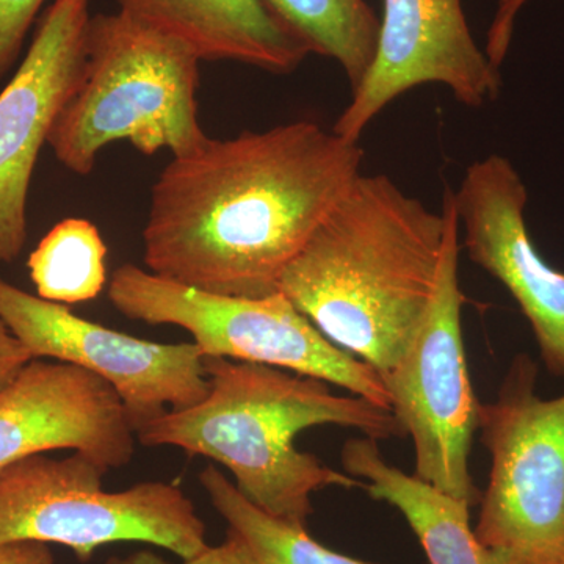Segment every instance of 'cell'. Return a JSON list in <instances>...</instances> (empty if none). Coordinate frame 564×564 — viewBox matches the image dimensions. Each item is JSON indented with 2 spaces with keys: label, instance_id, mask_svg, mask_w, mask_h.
I'll return each mask as SVG.
<instances>
[{
  "label": "cell",
  "instance_id": "obj_23",
  "mask_svg": "<svg viewBox=\"0 0 564 564\" xmlns=\"http://www.w3.org/2000/svg\"><path fill=\"white\" fill-rule=\"evenodd\" d=\"M0 564H54V556L50 545L25 541L0 545Z\"/></svg>",
  "mask_w": 564,
  "mask_h": 564
},
{
  "label": "cell",
  "instance_id": "obj_18",
  "mask_svg": "<svg viewBox=\"0 0 564 564\" xmlns=\"http://www.w3.org/2000/svg\"><path fill=\"white\" fill-rule=\"evenodd\" d=\"M107 251L95 223L85 218L57 223L29 256L36 295L57 304L98 299L107 284Z\"/></svg>",
  "mask_w": 564,
  "mask_h": 564
},
{
  "label": "cell",
  "instance_id": "obj_14",
  "mask_svg": "<svg viewBox=\"0 0 564 564\" xmlns=\"http://www.w3.org/2000/svg\"><path fill=\"white\" fill-rule=\"evenodd\" d=\"M120 10L180 41L202 62L291 74L311 54L267 0H117Z\"/></svg>",
  "mask_w": 564,
  "mask_h": 564
},
{
  "label": "cell",
  "instance_id": "obj_5",
  "mask_svg": "<svg viewBox=\"0 0 564 564\" xmlns=\"http://www.w3.org/2000/svg\"><path fill=\"white\" fill-rule=\"evenodd\" d=\"M106 474L79 452L32 455L0 469V545L62 544L82 562L115 543H147L181 560L209 547L206 524L180 486L143 481L111 492Z\"/></svg>",
  "mask_w": 564,
  "mask_h": 564
},
{
  "label": "cell",
  "instance_id": "obj_10",
  "mask_svg": "<svg viewBox=\"0 0 564 564\" xmlns=\"http://www.w3.org/2000/svg\"><path fill=\"white\" fill-rule=\"evenodd\" d=\"M90 20V0H52L17 73L0 91V263L17 262L28 243L33 172L79 84Z\"/></svg>",
  "mask_w": 564,
  "mask_h": 564
},
{
  "label": "cell",
  "instance_id": "obj_11",
  "mask_svg": "<svg viewBox=\"0 0 564 564\" xmlns=\"http://www.w3.org/2000/svg\"><path fill=\"white\" fill-rule=\"evenodd\" d=\"M425 84L475 109L499 98L502 76L475 43L462 0H383L372 68L333 132L359 141L389 104Z\"/></svg>",
  "mask_w": 564,
  "mask_h": 564
},
{
  "label": "cell",
  "instance_id": "obj_21",
  "mask_svg": "<svg viewBox=\"0 0 564 564\" xmlns=\"http://www.w3.org/2000/svg\"><path fill=\"white\" fill-rule=\"evenodd\" d=\"M128 564H247L242 556L237 554L228 541H223L220 545H209L203 554L191 560H181L180 563L170 562L162 555L152 551H140L126 558Z\"/></svg>",
  "mask_w": 564,
  "mask_h": 564
},
{
  "label": "cell",
  "instance_id": "obj_19",
  "mask_svg": "<svg viewBox=\"0 0 564 564\" xmlns=\"http://www.w3.org/2000/svg\"><path fill=\"white\" fill-rule=\"evenodd\" d=\"M46 0H0V80L20 58Z\"/></svg>",
  "mask_w": 564,
  "mask_h": 564
},
{
  "label": "cell",
  "instance_id": "obj_6",
  "mask_svg": "<svg viewBox=\"0 0 564 564\" xmlns=\"http://www.w3.org/2000/svg\"><path fill=\"white\" fill-rule=\"evenodd\" d=\"M109 300L132 321L191 333L204 358L265 364L318 378L392 411L380 375L326 339L281 292L262 299L220 295L122 263L111 274Z\"/></svg>",
  "mask_w": 564,
  "mask_h": 564
},
{
  "label": "cell",
  "instance_id": "obj_9",
  "mask_svg": "<svg viewBox=\"0 0 564 564\" xmlns=\"http://www.w3.org/2000/svg\"><path fill=\"white\" fill-rule=\"evenodd\" d=\"M0 321L33 359H55L98 375L120 395L135 433L209 393L204 356L193 343L158 344L115 332L46 302L0 276Z\"/></svg>",
  "mask_w": 564,
  "mask_h": 564
},
{
  "label": "cell",
  "instance_id": "obj_20",
  "mask_svg": "<svg viewBox=\"0 0 564 564\" xmlns=\"http://www.w3.org/2000/svg\"><path fill=\"white\" fill-rule=\"evenodd\" d=\"M527 2L529 0H499L485 47V54L497 69L502 68L513 40L516 18Z\"/></svg>",
  "mask_w": 564,
  "mask_h": 564
},
{
  "label": "cell",
  "instance_id": "obj_13",
  "mask_svg": "<svg viewBox=\"0 0 564 564\" xmlns=\"http://www.w3.org/2000/svg\"><path fill=\"white\" fill-rule=\"evenodd\" d=\"M137 443L117 391L73 364L32 359L0 388V469L28 456L70 451L109 473L131 463Z\"/></svg>",
  "mask_w": 564,
  "mask_h": 564
},
{
  "label": "cell",
  "instance_id": "obj_2",
  "mask_svg": "<svg viewBox=\"0 0 564 564\" xmlns=\"http://www.w3.org/2000/svg\"><path fill=\"white\" fill-rule=\"evenodd\" d=\"M447 212L384 174H359L281 276L288 296L334 345L391 372L429 311Z\"/></svg>",
  "mask_w": 564,
  "mask_h": 564
},
{
  "label": "cell",
  "instance_id": "obj_25",
  "mask_svg": "<svg viewBox=\"0 0 564 564\" xmlns=\"http://www.w3.org/2000/svg\"><path fill=\"white\" fill-rule=\"evenodd\" d=\"M556 564H564V558L562 560V562H558V563H556Z\"/></svg>",
  "mask_w": 564,
  "mask_h": 564
},
{
  "label": "cell",
  "instance_id": "obj_24",
  "mask_svg": "<svg viewBox=\"0 0 564 564\" xmlns=\"http://www.w3.org/2000/svg\"><path fill=\"white\" fill-rule=\"evenodd\" d=\"M104 564H128V562H126V558L122 560L118 558V556H111V558L107 560Z\"/></svg>",
  "mask_w": 564,
  "mask_h": 564
},
{
  "label": "cell",
  "instance_id": "obj_3",
  "mask_svg": "<svg viewBox=\"0 0 564 564\" xmlns=\"http://www.w3.org/2000/svg\"><path fill=\"white\" fill-rule=\"evenodd\" d=\"M204 369L206 399L141 426L137 441L221 464L245 499L282 521L306 527L311 497L323 488H362L358 478L299 451L300 433L337 425L375 441L404 436L392 411L339 395L318 378L228 358H204Z\"/></svg>",
  "mask_w": 564,
  "mask_h": 564
},
{
  "label": "cell",
  "instance_id": "obj_7",
  "mask_svg": "<svg viewBox=\"0 0 564 564\" xmlns=\"http://www.w3.org/2000/svg\"><path fill=\"white\" fill-rule=\"evenodd\" d=\"M536 381V364L518 355L497 399L480 404L491 473L475 533L507 564L564 558V393L543 399Z\"/></svg>",
  "mask_w": 564,
  "mask_h": 564
},
{
  "label": "cell",
  "instance_id": "obj_8",
  "mask_svg": "<svg viewBox=\"0 0 564 564\" xmlns=\"http://www.w3.org/2000/svg\"><path fill=\"white\" fill-rule=\"evenodd\" d=\"M447 236L429 311L383 383L391 410L415 452V475L474 507L480 503L469 470L480 402L464 350L459 289V221L452 188L445 191Z\"/></svg>",
  "mask_w": 564,
  "mask_h": 564
},
{
  "label": "cell",
  "instance_id": "obj_17",
  "mask_svg": "<svg viewBox=\"0 0 564 564\" xmlns=\"http://www.w3.org/2000/svg\"><path fill=\"white\" fill-rule=\"evenodd\" d=\"M311 54L343 68L358 90L377 55L380 20L366 0H267Z\"/></svg>",
  "mask_w": 564,
  "mask_h": 564
},
{
  "label": "cell",
  "instance_id": "obj_22",
  "mask_svg": "<svg viewBox=\"0 0 564 564\" xmlns=\"http://www.w3.org/2000/svg\"><path fill=\"white\" fill-rule=\"evenodd\" d=\"M32 355L0 321V388L10 383L22 367L32 361Z\"/></svg>",
  "mask_w": 564,
  "mask_h": 564
},
{
  "label": "cell",
  "instance_id": "obj_16",
  "mask_svg": "<svg viewBox=\"0 0 564 564\" xmlns=\"http://www.w3.org/2000/svg\"><path fill=\"white\" fill-rule=\"evenodd\" d=\"M198 480L228 524L226 541L247 564H375L332 551L310 536L306 527L259 510L215 464L207 466Z\"/></svg>",
  "mask_w": 564,
  "mask_h": 564
},
{
  "label": "cell",
  "instance_id": "obj_12",
  "mask_svg": "<svg viewBox=\"0 0 564 564\" xmlns=\"http://www.w3.org/2000/svg\"><path fill=\"white\" fill-rule=\"evenodd\" d=\"M452 196L467 254L510 292L530 323L545 369L564 380V272L534 247L521 174L507 158L491 154L467 166Z\"/></svg>",
  "mask_w": 564,
  "mask_h": 564
},
{
  "label": "cell",
  "instance_id": "obj_4",
  "mask_svg": "<svg viewBox=\"0 0 564 564\" xmlns=\"http://www.w3.org/2000/svg\"><path fill=\"white\" fill-rule=\"evenodd\" d=\"M199 63L180 41L126 11L91 17L79 84L47 140L57 161L88 176L117 141L144 155L198 151L209 140L196 101Z\"/></svg>",
  "mask_w": 564,
  "mask_h": 564
},
{
  "label": "cell",
  "instance_id": "obj_15",
  "mask_svg": "<svg viewBox=\"0 0 564 564\" xmlns=\"http://www.w3.org/2000/svg\"><path fill=\"white\" fill-rule=\"evenodd\" d=\"M343 464L345 473L362 480L364 491L403 514L430 564H507L478 540L469 505L386 462L378 441H348Z\"/></svg>",
  "mask_w": 564,
  "mask_h": 564
},
{
  "label": "cell",
  "instance_id": "obj_1",
  "mask_svg": "<svg viewBox=\"0 0 564 564\" xmlns=\"http://www.w3.org/2000/svg\"><path fill=\"white\" fill-rule=\"evenodd\" d=\"M364 151L318 122L210 139L151 188L143 262L165 280L262 299L361 174Z\"/></svg>",
  "mask_w": 564,
  "mask_h": 564
}]
</instances>
